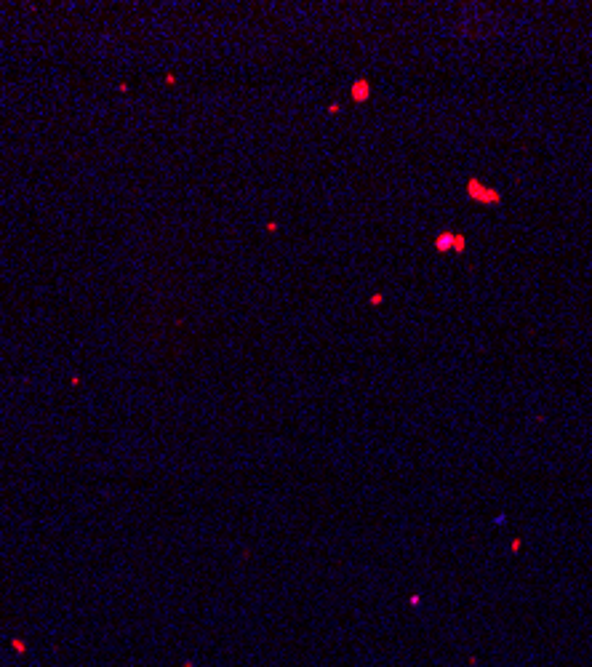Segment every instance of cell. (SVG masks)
Instances as JSON below:
<instances>
[{
  "instance_id": "cell-3",
  "label": "cell",
  "mask_w": 592,
  "mask_h": 667,
  "mask_svg": "<svg viewBox=\"0 0 592 667\" xmlns=\"http://www.w3.org/2000/svg\"><path fill=\"white\" fill-rule=\"evenodd\" d=\"M368 91H371L368 80H357L355 86H352V99H355V102H363V99H368Z\"/></svg>"
},
{
  "instance_id": "cell-1",
  "label": "cell",
  "mask_w": 592,
  "mask_h": 667,
  "mask_svg": "<svg viewBox=\"0 0 592 667\" xmlns=\"http://www.w3.org/2000/svg\"><path fill=\"white\" fill-rule=\"evenodd\" d=\"M467 195H470V200H475V203H483V206H499L502 203V192L496 190V187L483 184L478 176L467 179Z\"/></svg>"
},
{
  "instance_id": "cell-4",
  "label": "cell",
  "mask_w": 592,
  "mask_h": 667,
  "mask_svg": "<svg viewBox=\"0 0 592 667\" xmlns=\"http://www.w3.org/2000/svg\"><path fill=\"white\" fill-rule=\"evenodd\" d=\"M464 248H467V238L462 235V232H456V235H454V251L456 254H464Z\"/></svg>"
},
{
  "instance_id": "cell-2",
  "label": "cell",
  "mask_w": 592,
  "mask_h": 667,
  "mask_svg": "<svg viewBox=\"0 0 592 667\" xmlns=\"http://www.w3.org/2000/svg\"><path fill=\"white\" fill-rule=\"evenodd\" d=\"M454 235L456 232H440L438 238H435V251H454Z\"/></svg>"
}]
</instances>
